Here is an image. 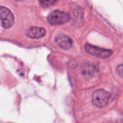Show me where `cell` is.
<instances>
[{
	"instance_id": "obj_5",
	"label": "cell",
	"mask_w": 123,
	"mask_h": 123,
	"mask_svg": "<svg viewBox=\"0 0 123 123\" xmlns=\"http://www.w3.org/2000/svg\"><path fill=\"white\" fill-rule=\"evenodd\" d=\"M55 43L63 49H69L72 46V40L68 36L63 34L56 36Z\"/></svg>"
},
{
	"instance_id": "obj_7",
	"label": "cell",
	"mask_w": 123,
	"mask_h": 123,
	"mask_svg": "<svg viewBox=\"0 0 123 123\" xmlns=\"http://www.w3.org/2000/svg\"><path fill=\"white\" fill-rule=\"evenodd\" d=\"M55 2H56V0H40V5L44 8L53 5Z\"/></svg>"
},
{
	"instance_id": "obj_4",
	"label": "cell",
	"mask_w": 123,
	"mask_h": 123,
	"mask_svg": "<svg viewBox=\"0 0 123 123\" xmlns=\"http://www.w3.org/2000/svg\"><path fill=\"white\" fill-rule=\"evenodd\" d=\"M85 50L90 55L97 57V58H109L112 54V51L111 50L101 48L97 46L92 45L88 43L85 45Z\"/></svg>"
},
{
	"instance_id": "obj_6",
	"label": "cell",
	"mask_w": 123,
	"mask_h": 123,
	"mask_svg": "<svg viewBox=\"0 0 123 123\" xmlns=\"http://www.w3.org/2000/svg\"><path fill=\"white\" fill-rule=\"evenodd\" d=\"M46 34L45 30L42 27H32L29 29L27 32V35L33 39H37L41 38L44 37Z\"/></svg>"
},
{
	"instance_id": "obj_3",
	"label": "cell",
	"mask_w": 123,
	"mask_h": 123,
	"mask_svg": "<svg viewBox=\"0 0 123 123\" xmlns=\"http://www.w3.org/2000/svg\"><path fill=\"white\" fill-rule=\"evenodd\" d=\"M70 20V16L62 11L55 10L48 16V21L51 25H62Z\"/></svg>"
},
{
	"instance_id": "obj_1",
	"label": "cell",
	"mask_w": 123,
	"mask_h": 123,
	"mask_svg": "<svg viewBox=\"0 0 123 123\" xmlns=\"http://www.w3.org/2000/svg\"><path fill=\"white\" fill-rule=\"evenodd\" d=\"M110 94L104 89H98L95 91L92 95L93 104L97 107H104L108 103Z\"/></svg>"
},
{
	"instance_id": "obj_8",
	"label": "cell",
	"mask_w": 123,
	"mask_h": 123,
	"mask_svg": "<svg viewBox=\"0 0 123 123\" xmlns=\"http://www.w3.org/2000/svg\"><path fill=\"white\" fill-rule=\"evenodd\" d=\"M117 71L118 72V74H120V76L122 77L123 76V65H120L117 68Z\"/></svg>"
},
{
	"instance_id": "obj_2",
	"label": "cell",
	"mask_w": 123,
	"mask_h": 123,
	"mask_svg": "<svg viewBox=\"0 0 123 123\" xmlns=\"http://www.w3.org/2000/svg\"><path fill=\"white\" fill-rule=\"evenodd\" d=\"M14 22V17L12 12L6 7L0 6V24L2 27L8 29Z\"/></svg>"
}]
</instances>
